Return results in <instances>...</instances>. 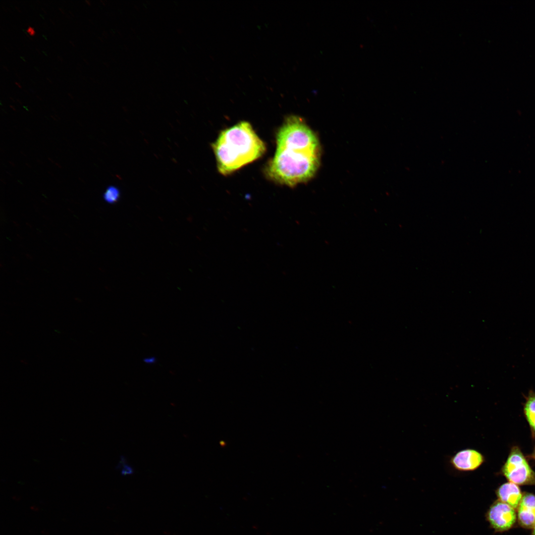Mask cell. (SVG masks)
Wrapping results in <instances>:
<instances>
[{
  "instance_id": "6da1fadb",
  "label": "cell",
  "mask_w": 535,
  "mask_h": 535,
  "mask_svg": "<svg viewBox=\"0 0 535 535\" xmlns=\"http://www.w3.org/2000/svg\"><path fill=\"white\" fill-rule=\"evenodd\" d=\"M319 160V144L312 130L304 123L289 121L277 131L275 152L266 173L274 182L294 186L313 177Z\"/></svg>"
},
{
  "instance_id": "7a4b0ae2",
  "label": "cell",
  "mask_w": 535,
  "mask_h": 535,
  "mask_svg": "<svg viewBox=\"0 0 535 535\" xmlns=\"http://www.w3.org/2000/svg\"><path fill=\"white\" fill-rule=\"evenodd\" d=\"M212 147L217 170L224 175L260 158L266 151L265 144L246 121L222 131Z\"/></svg>"
},
{
  "instance_id": "3957f363",
  "label": "cell",
  "mask_w": 535,
  "mask_h": 535,
  "mask_svg": "<svg viewBox=\"0 0 535 535\" xmlns=\"http://www.w3.org/2000/svg\"><path fill=\"white\" fill-rule=\"evenodd\" d=\"M501 472L509 482L516 484L535 485V472L518 446L511 448Z\"/></svg>"
},
{
  "instance_id": "277c9868",
  "label": "cell",
  "mask_w": 535,
  "mask_h": 535,
  "mask_svg": "<svg viewBox=\"0 0 535 535\" xmlns=\"http://www.w3.org/2000/svg\"><path fill=\"white\" fill-rule=\"evenodd\" d=\"M486 517L491 527L496 531L508 530L516 522L515 509L499 500L495 501L488 509Z\"/></svg>"
},
{
  "instance_id": "5b68a950",
  "label": "cell",
  "mask_w": 535,
  "mask_h": 535,
  "mask_svg": "<svg viewBox=\"0 0 535 535\" xmlns=\"http://www.w3.org/2000/svg\"><path fill=\"white\" fill-rule=\"evenodd\" d=\"M484 462L481 453L473 449H465L458 452L450 460L456 470L461 472L473 471L479 468Z\"/></svg>"
},
{
  "instance_id": "8992f818",
  "label": "cell",
  "mask_w": 535,
  "mask_h": 535,
  "mask_svg": "<svg viewBox=\"0 0 535 535\" xmlns=\"http://www.w3.org/2000/svg\"><path fill=\"white\" fill-rule=\"evenodd\" d=\"M518 508L519 524L524 528H533L535 524V494L524 493Z\"/></svg>"
},
{
  "instance_id": "52a82bcc",
  "label": "cell",
  "mask_w": 535,
  "mask_h": 535,
  "mask_svg": "<svg viewBox=\"0 0 535 535\" xmlns=\"http://www.w3.org/2000/svg\"><path fill=\"white\" fill-rule=\"evenodd\" d=\"M496 494L498 500L514 509L518 508L523 495L518 485L510 482L501 484Z\"/></svg>"
},
{
  "instance_id": "ba28073f",
  "label": "cell",
  "mask_w": 535,
  "mask_h": 535,
  "mask_svg": "<svg viewBox=\"0 0 535 535\" xmlns=\"http://www.w3.org/2000/svg\"><path fill=\"white\" fill-rule=\"evenodd\" d=\"M524 412L532 436L535 438V393L533 391H530L526 397Z\"/></svg>"
},
{
  "instance_id": "9c48e42d",
  "label": "cell",
  "mask_w": 535,
  "mask_h": 535,
  "mask_svg": "<svg viewBox=\"0 0 535 535\" xmlns=\"http://www.w3.org/2000/svg\"><path fill=\"white\" fill-rule=\"evenodd\" d=\"M120 193L118 188L110 186L107 188L104 194L105 201L110 204L117 202L120 198Z\"/></svg>"
},
{
  "instance_id": "30bf717a",
  "label": "cell",
  "mask_w": 535,
  "mask_h": 535,
  "mask_svg": "<svg viewBox=\"0 0 535 535\" xmlns=\"http://www.w3.org/2000/svg\"><path fill=\"white\" fill-rule=\"evenodd\" d=\"M132 472V469L130 467L125 466L122 469V473L123 475L130 474H131Z\"/></svg>"
},
{
  "instance_id": "8fae6325",
  "label": "cell",
  "mask_w": 535,
  "mask_h": 535,
  "mask_svg": "<svg viewBox=\"0 0 535 535\" xmlns=\"http://www.w3.org/2000/svg\"><path fill=\"white\" fill-rule=\"evenodd\" d=\"M144 361L147 364H153L156 361V358L153 357L146 358L144 360Z\"/></svg>"
},
{
  "instance_id": "7c38bea8",
  "label": "cell",
  "mask_w": 535,
  "mask_h": 535,
  "mask_svg": "<svg viewBox=\"0 0 535 535\" xmlns=\"http://www.w3.org/2000/svg\"><path fill=\"white\" fill-rule=\"evenodd\" d=\"M26 32L30 36H34L35 34V31H34V29L32 27H30V26L28 27L27 29H26Z\"/></svg>"
},
{
  "instance_id": "4fadbf2b",
  "label": "cell",
  "mask_w": 535,
  "mask_h": 535,
  "mask_svg": "<svg viewBox=\"0 0 535 535\" xmlns=\"http://www.w3.org/2000/svg\"><path fill=\"white\" fill-rule=\"evenodd\" d=\"M15 76H16V77H17V78H18V79L19 80H21V78H20V76H19L18 74V73H17L16 72H15Z\"/></svg>"
},
{
  "instance_id": "5bb4252c",
  "label": "cell",
  "mask_w": 535,
  "mask_h": 535,
  "mask_svg": "<svg viewBox=\"0 0 535 535\" xmlns=\"http://www.w3.org/2000/svg\"><path fill=\"white\" fill-rule=\"evenodd\" d=\"M532 457H533V458L534 459H535V449H534V451H533V454H532Z\"/></svg>"
},
{
  "instance_id": "9a60e30c",
  "label": "cell",
  "mask_w": 535,
  "mask_h": 535,
  "mask_svg": "<svg viewBox=\"0 0 535 535\" xmlns=\"http://www.w3.org/2000/svg\"><path fill=\"white\" fill-rule=\"evenodd\" d=\"M532 535H535V525H534V526L533 527V533H532Z\"/></svg>"
},
{
  "instance_id": "2e32d148",
  "label": "cell",
  "mask_w": 535,
  "mask_h": 535,
  "mask_svg": "<svg viewBox=\"0 0 535 535\" xmlns=\"http://www.w3.org/2000/svg\"><path fill=\"white\" fill-rule=\"evenodd\" d=\"M14 83H15V85H16L18 87V88H22L21 85L18 83H17L16 82H15Z\"/></svg>"
},
{
  "instance_id": "e0dca14e",
  "label": "cell",
  "mask_w": 535,
  "mask_h": 535,
  "mask_svg": "<svg viewBox=\"0 0 535 535\" xmlns=\"http://www.w3.org/2000/svg\"><path fill=\"white\" fill-rule=\"evenodd\" d=\"M76 67H77V68L78 69H79V70H80V68L81 67V65H80V64H79V63H77V65H76Z\"/></svg>"
},
{
  "instance_id": "ac0fdd59",
  "label": "cell",
  "mask_w": 535,
  "mask_h": 535,
  "mask_svg": "<svg viewBox=\"0 0 535 535\" xmlns=\"http://www.w3.org/2000/svg\"><path fill=\"white\" fill-rule=\"evenodd\" d=\"M1 66H2V68H3L4 69H5V70L6 71H9V70H8V68H7V67H6L5 66H4V65H2Z\"/></svg>"
},
{
  "instance_id": "d6986e66",
  "label": "cell",
  "mask_w": 535,
  "mask_h": 535,
  "mask_svg": "<svg viewBox=\"0 0 535 535\" xmlns=\"http://www.w3.org/2000/svg\"><path fill=\"white\" fill-rule=\"evenodd\" d=\"M57 58L60 61H63L62 58L58 55H57Z\"/></svg>"
},
{
  "instance_id": "ffe728a7",
  "label": "cell",
  "mask_w": 535,
  "mask_h": 535,
  "mask_svg": "<svg viewBox=\"0 0 535 535\" xmlns=\"http://www.w3.org/2000/svg\"><path fill=\"white\" fill-rule=\"evenodd\" d=\"M69 42L70 43V44H71V45H72V46H73V47H75V45L74 44L73 42H72V41L71 40H69Z\"/></svg>"
},
{
  "instance_id": "44dd1931",
  "label": "cell",
  "mask_w": 535,
  "mask_h": 535,
  "mask_svg": "<svg viewBox=\"0 0 535 535\" xmlns=\"http://www.w3.org/2000/svg\"><path fill=\"white\" fill-rule=\"evenodd\" d=\"M82 59H83V60H84V62H85V63H86L87 64H88V65L89 64V62H88V61H87V60H86V59H85L84 58H82Z\"/></svg>"
},
{
  "instance_id": "7402d4cb",
  "label": "cell",
  "mask_w": 535,
  "mask_h": 535,
  "mask_svg": "<svg viewBox=\"0 0 535 535\" xmlns=\"http://www.w3.org/2000/svg\"><path fill=\"white\" fill-rule=\"evenodd\" d=\"M85 2H86V3H87V4H88V5H89V6L90 5V1H89V0H85Z\"/></svg>"
},
{
  "instance_id": "603a6c76",
  "label": "cell",
  "mask_w": 535,
  "mask_h": 535,
  "mask_svg": "<svg viewBox=\"0 0 535 535\" xmlns=\"http://www.w3.org/2000/svg\"><path fill=\"white\" fill-rule=\"evenodd\" d=\"M15 9H16L18 10V11L19 12H21V10H20V9L17 6H15Z\"/></svg>"
},
{
  "instance_id": "cb8c5ba5",
  "label": "cell",
  "mask_w": 535,
  "mask_h": 535,
  "mask_svg": "<svg viewBox=\"0 0 535 535\" xmlns=\"http://www.w3.org/2000/svg\"><path fill=\"white\" fill-rule=\"evenodd\" d=\"M58 9H59V10H60V11H61V12H62V13H63V14H64V15H65V13L64 12V11H63V10H62V9H61V8H60V7H58Z\"/></svg>"
},
{
  "instance_id": "d4e9b609",
  "label": "cell",
  "mask_w": 535,
  "mask_h": 535,
  "mask_svg": "<svg viewBox=\"0 0 535 535\" xmlns=\"http://www.w3.org/2000/svg\"><path fill=\"white\" fill-rule=\"evenodd\" d=\"M68 12L72 15V16L74 17V14L72 13V12L70 10H68Z\"/></svg>"
},
{
  "instance_id": "484cf974",
  "label": "cell",
  "mask_w": 535,
  "mask_h": 535,
  "mask_svg": "<svg viewBox=\"0 0 535 535\" xmlns=\"http://www.w3.org/2000/svg\"><path fill=\"white\" fill-rule=\"evenodd\" d=\"M65 16H66V17H67V18H68V19H71V17H70V16H69L68 15H67V14H65Z\"/></svg>"
},
{
  "instance_id": "4316f807",
  "label": "cell",
  "mask_w": 535,
  "mask_h": 535,
  "mask_svg": "<svg viewBox=\"0 0 535 535\" xmlns=\"http://www.w3.org/2000/svg\"><path fill=\"white\" fill-rule=\"evenodd\" d=\"M46 79L49 81V83H52V81L49 78H46Z\"/></svg>"
},
{
  "instance_id": "83f0119b",
  "label": "cell",
  "mask_w": 535,
  "mask_h": 535,
  "mask_svg": "<svg viewBox=\"0 0 535 535\" xmlns=\"http://www.w3.org/2000/svg\"><path fill=\"white\" fill-rule=\"evenodd\" d=\"M41 9L46 14H47L46 11L43 7H41Z\"/></svg>"
},
{
  "instance_id": "f1b7e54d",
  "label": "cell",
  "mask_w": 535,
  "mask_h": 535,
  "mask_svg": "<svg viewBox=\"0 0 535 535\" xmlns=\"http://www.w3.org/2000/svg\"><path fill=\"white\" fill-rule=\"evenodd\" d=\"M49 19H50V21L53 23V24H54V23L53 21V20L50 18H49Z\"/></svg>"
},
{
  "instance_id": "f546056e",
  "label": "cell",
  "mask_w": 535,
  "mask_h": 535,
  "mask_svg": "<svg viewBox=\"0 0 535 535\" xmlns=\"http://www.w3.org/2000/svg\"><path fill=\"white\" fill-rule=\"evenodd\" d=\"M27 37H28V38H29V39H30V40H32V41L33 40V39H32V38H31V37H30V36H29V35H27Z\"/></svg>"
},
{
  "instance_id": "4dcf8cb0",
  "label": "cell",
  "mask_w": 535,
  "mask_h": 535,
  "mask_svg": "<svg viewBox=\"0 0 535 535\" xmlns=\"http://www.w3.org/2000/svg\"><path fill=\"white\" fill-rule=\"evenodd\" d=\"M68 96H69V97H70L71 98H73V97H72V95H71V94H70V93H68Z\"/></svg>"
},
{
  "instance_id": "1f68e13d",
  "label": "cell",
  "mask_w": 535,
  "mask_h": 535,
  "mask_svg": "<svg viewBox=\"0 0 535 535\" xmlns=\"http://www.w3.org/2000/svg\"><path fill=\"white\" fill-rule=\"evenodd\" d=\"M35 50H36L37 52L40 53L39 50L37 48H35Z\"/></svg>"
},
{
  "instance_id": "d6a6232c",
  "label": "cell",
  "mask_w": 535,
  "mask_h": 535,
  "mask_svg": "<svg viewBox=\"0 0 535 535\" xmlns=\"http://www.w3.org/2000/svg\"><path fill=\"white\" fill-rule=\"evenodd\" d=\"M87 19H88V20H89V21H90V22H92V24L93 23L92 22V21L91 19H89V18H88Z\"/></svg>"
},
{
  "instance_id": "836d02e7",
  "label": "cell",
  "mask_w": 535,
  "mask_h": 535,
  "mask_svg": "<svg viewBox=\"0 0 535 535\" xmlns=\"http://www.w3.org/2000/svg\"><path fill=\"white\" fill-rule=\"evenodd\" d=\"M20 58H22V60H23L24 61H25V60L24 59V58L23 57H22V56H20Z\"/></svg>"
},
{
  "instance_id": "e575fe53",
  "label": "cell",
  "mask_w": 535,
  "mask_h": 535,
  "mask_svg": "<svg viewBox=\"0 0 535 535\" xmlns=\"http://www.w3.org/2000/svg\"><path fill=\"white\" fill-rule=\"evenodd\" d=\"M29 90H30V91H31V92H33V93L34 92V91H33V90L32 89H30H30H29Z\"/></svg>"
},
{
  "instance_id": "d590c367",
  "label": "cell",
  "mask_w": 535,
  "mask_h": 535,
  "mask_svg": "<svg viewBox=\"0 0 535 535\" xmlns=\"http://www.w3.org/2000/svg\"><path fill=\"white\" fill-rule=\"evenodd\" d=\"M23 91H24V92H26V93H28V92H27V91H26V90H23Z\"/></svg>"
}]
</instances>
